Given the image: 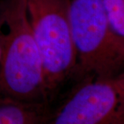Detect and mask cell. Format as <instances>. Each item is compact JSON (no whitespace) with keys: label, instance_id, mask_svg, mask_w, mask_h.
I'll use <instances>...</instances> for the list:
<instances>
[{"label":"cell","instance_id":"3957f363","mask_svg":"<svg viewBox=\"0 0 124 124\" xmlns=\"http://www.w3.org/2000/svg\"><path fill=\"white\" fill-rule=\"evenodd\" d=\"M26 4L50 99L67 78L75 73L77 66L70 18V0H26Z\"/></svg>","mask_w":124,"mask_h":124},{"label":"cell","instance_id":"5b68a950","mask_svg":"<svg viewBox=\"0 0 124 124\" xmlns=\"http://www.w3.org/2000/svg\"><path fill=\"white\" fill-rule=\"evenodd\" d=\"M50 111L48 103L0 97V124H44Z\"/></svg>","mask_w":124,"mask_h":124},{"label":"cell","instance_id":"6da1fadb","mask_svg":"<svg viewBox=\"0 0 124 124\" xmlns=\"http://www.w3.org/2000/svg\"><path fill=\"white\" fill-rule=\"evenodd\" d=\"M0 97L48 103L42 60L29 22L26 0H0Z\"/></svg>","mask_w":124,"mask_h":124},{"label":"cell","instance_id":"277c9868","mask_svg":"<svg viewBox=\"0 0 124 124\" xmlns=\"http://www.w3.org/2000/svg\"><path fill=\"white\" fill-rule=\"evenodd\" d=\"M44 124H124V73L83 79Z\"/></svg>","mask_w":124,"mask_h":124},{"label":"cell","instance_id":"8992f818","mask_svg":"<svg viewBox=\"0 0 124 124\" xmlns=\"http://www.w3.org/2000/svg\"><path fill=\"white\" fill-rule=\"evenodd\" d=\"M103 3L112 31L124 41V0H103Z\"/></svg>","mask_w":124,"mask_h":124},{"label":"cell","instance_id":"52a82bcc","mask_svg":"<svg viewBox=\"0 0 124 124\" xmlns=\"http://www.w3.org/2000/svg\"><path fill=\"white\" fill-rule=\"evenodd\" d=\"M1 66H2V48L0 44V75H1Z\"/></svg>","mask_w":124,"mask_h":124},{"label":"cell","instance_id":"7a4b0ae2","mask_svg":"<svg viewBox=\"0 0 124 124\" xmlns=\"http://www.w3.org/2000/svg\"><path fill=\"white\" fill-rule=\"evenodd\" d=\"M70 18L80 79H110L124 73V41L112 31L103 0H70Z\"/></svg>","mask_w":124,"mask_h":124}]
</instances>
